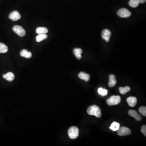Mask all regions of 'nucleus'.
<instances>
[{"label": "nucleus", "mask_w": 146, "mask_h": 146, "mask_svg": "<svg viewBox=\"0 0 146 146\" xmlns=\"http://www.w3.org/2000/svg\"><path fill=\"white\" fill-rule=\"evenodd\" d=\"M111 35V33L109 29H105L103 30V31L102 32V38L107 42H109Z\"/></svg>", "instance_id": "obj_7"}, {"label": "nucleus", "mask_w": 146, "mask_h": 146, "mask_svg": "<svg viewBox=\"0 0 146 146\" xmlns=\"http://www.w3.org/2000/svg\"><path fill=\"white\" fill-rule=\"evenodd\" d=\"M121 101V98L119 95H113L107 99L106 102L109 105H116L120 103Z\"/></svg>", "instance_id": "obj_3"}, {"label": "nucleus", "mask_w": 146, "mask_h": 146, "mask_svg": "<svg viewBox=\"0 0 146 146\" xmlns=\"http://www.w3.org/2000/svg\"><path fill=\"white\" fill-rule=\"evenodd\" d=\"M128 114L130 116H132L137 121H141L142 119L141 116L138 114L136 110H130L128 112Z\"/></svg>", "instance_id": "obj_9"}, {"label": "nucleus", "mask_w": 146, "mask_h": 146, "mask_svg": "<svg viewBox=\"0 0 146 146\" xmlns=\"http://www.w3.org/2000/svg\"><path fill=\"white\" fill-rule=\"evenodd\" d=\"M129 4L131 7L135 8L138 6L139 3L138 2V0H130Z\"/></svg>", "instance_id": "obj_21"}, {"label": "nucleus", "mask_w": 146, "mask_h": 146, "mask_svg": "<svg viewBox=\"0 0 146 146\" xmlns=\"http://www.w3.org/2000/svg\"><path fill=\"white\" fill-rule=\"evenodd\" d=\"M131 134V131L129 128L126 127H122L119 128L117 130V134L120 136H125L129 135Z\"/></svg>", "instance_id": "obj_4"}, {"label": "nucleus", "mask_w": 146, "mask_h": 146, "mask_svg": "<svg viewBox=\"0 0 146 146\" xmlns=\"http://www.w3.org/2000/svg\"><path fill=\"white\" fill-rule=\"evenodd\" d=\"M13 31L21 37H24L26 35V31L22 26L15 25L13 27Z\"/></svg>", "instance_id": "obj_5"}, {"label": "nucleus", "mask_w": 146, "mask_h": 146, "mask_svg": "<svg viewBox=\"0 0 146 146\" xmlns=\"http://www.w3.org/2000/svg\"><path fill=\"white\" fill-rule=\"evenodd\" d=\"M20 55L22 57H25L27 59H30L32 57V53L31 52H28L26 50L24 49L20 52Z\"/></svg>", "instance_id": "obj_13"}, {"label": "nucleus", "mask_w": 146, "mask_h": 146, "mask_svg": "<svg viewBox=\"0 0 146 146\" xmlns=\"http://www.w3.org/2000/svg\"><path fill=\"white\" fill-rule=\"evenodd\" d=\"M119 126H120V124L119 123L114 122L112 123L110 127V129L112 130L113 131H116L119 129Z\"/></svg>", "instance_id": "obj_20"}, {"label": "nucleus", "mask_w": 146, "mask_h": 146, "mask_svg": "<svg viewBox=\"0 0 146 146\" xmlns=\"http://www.w3.org/2000/svg\"><path fill=\"white\" fill-rule=\"evenodd\" d=\"M131 90V88L129 86H126L125 87H120L119 88V91L121 94L125 95L127 93L129 92Z\"/></svg>", "instance_id": "obj_17"}, {"label": "nucleus", "mask_w": 146, "mask_h": 146, "mask_svg": "<svg viewBox=\"0 0 146 146\" xmlns=\"http://www.w3.org/2000/svg\"><path fill=\"white\" fill-rule=\"evenodd\" d=\"M139 112L143 116H146V108L145 106H141L139 109Z\"/></svg>", "instance_id": "obj_23"}, {"label": "nucleus", "mask_w": 146, "mask_h": 146, "mask_svg": "<svg viewBox=\"0 0 146 146\" xmlns=\"http://www.w3.org/2000/svg\"><path fill=\"white\" fill-rule=\"evenodd\" d=\"M98 93L102 96H105L107 94L108 91L106 89H103L102 88H100L98 90Z\"/></svg>", "instance_id": "obj_22"}, {"label": "nucleus", "mask_w": 146, "mask_h": 146, "mask_svg": "<svg viewBox=\"0 0 146 146\" xmlns=\"http://www.w3.org/2000/svg\"><path fill=\"white\" fill-rule=\"evenodd\" d=\"M117 14L120 17H123V18H127L131 16V13L127 9L122 8L118 11Z\"/></svg>", "instance_id": "obj_6"}, {"label": "nucleus", "mask_w": 146, "mask_h": 146, "mask_svg": "<svg viewBox=\"0 0 146 146\" xmlns=\"http://www.w3.org/2000/svg\"><path fill=\"white\" fill-rule=\"evenodd\" d=\"M47 35L46 34H39V35L36 37V41L38 42H40L47 39Z\"/></svg>", "instance_id": "obj_19"}, {"label": "nucleus", "mask_w": 146, "mask_h": 146, "mask_svg": "<svg viewBox=\"0 0 146 146\" xmlns=\"http://www.w3.org/2000/svg\"><path fill=\"white\" fill-rule=\"evenodd\" d=\"M139 3H144L146 2V0H138Z\"/></svg>", "instance_id": "obj_25"}, {"label": "nucleus", "mask_w": 146, "mask_h": 146, "mask_svg": "<svg viewBox=\"0 0 146 146\" xmlns=\"http://www.w3.org/2000/svg\"><path fill=\"white\" fill-rule=\"evenodd\" d=\"M142 133L143 134L146 136V126L145 125H144L142 127L141 130Z\"/></svg>", "instance_id": "obj_24"}, {"label": "nucleus", "mask_w": 146, "mask_h": 146, "mask_svg": "<svg viewBox=\"0 0 146 146\" xmlns=\"http://www.w3.org/2000/svg\"><path fill=\"white\" fill-rule=\"evenodd\" d=\"M8 50V47L6 45L2 43H0V53H5L7 52Z\"/></svg>", "instance_id": "obj_18"}, {"label": "nucleus", "mask_w": 146, "mask_h": 146, "mask_svg": "<svg viewBox=\"0 0 146 146\" xmlns=\"http://www.w3.org/2000/svg\"><path fill=\"white\" fill-rule=\"evenodd\" d=\"M73 52H74V54L75 55V57H76L77 59L80 60L81 59V54L82 52V50L81 49L75 48Z\"/></svg>", "instance_id": "obj_15"}, {"label": "nucleus", "mask_w": 146, "mask_h": 146, "mask_svg": "<svg viewBox=\"0 0 146 146\" xmlns=\"http://www.w3.org/2000/svg\"><path fill=\"white\" fill-rule=\"evenodd\" d=\"M79 77L80 79L83 80L85 81L88 82L90 80V75L88 74H86L84 72H80L79 74Z\"/></svg>", "instance_id": "obj_14"}, {"label": "nucleus", "mask_w": 146, "mask_h": 146, "mask_svg": "<svg viewBox=\"0 0 146 146\" xmlns=\"http://www.w3.org/2000/svg\"><path fill=\"white\" fill-rule=\"evenodd\" d=\"M9 17V18L11 19L13 21H15L21 19V15L17 11H14L10 14Z\"/></svg>", "instance_id": "obj_8"}, {"label": "nucleus", "mask_w": 146, "mask_h": 146, "mask_svg": "<svg viewBox=\"0 0 146 146\" xmlns=\"http://www.w3.org/2000/svg\"><path fill=\"white\" fill-rule=\"evenodd\" d=\"M3 77L8 81L11 82L14 79L15 75L13 73L9 72L7 74L3 75Z\"/></svg>", "instance_id": "obj_12"}, {"label": "nucleus", "mask_w": 146, "mask_h": 146, "mask_svg": "<svg viewBox=\"0 0 146 146\" xmlns=\"http://www.w3.org/2000/svg\"><path fill=\"white\" fill-rule=\"evenodd\" d=\"M36 32L38 34H46L48 32V29L45 27H38L36 29Z\"/></svg>", "instance_id": "obj_16"}, {"label": "nucleus", "mask_w": 146, "mask_h": 146, "mask_svg": "<svg viewBox=\"0 0 146 146\" xmlns=\"http://www.w3.org/2000/svg\"><path fill=\"white\" fill-rule=\"evenodd\" d=\"M109 87H112L114 86L116 84V80L115 75L114 74H110L109 76Z\"/></svg>", "instance_id": "obj_11"}, {"label": "nucleus", "mask_w": 146, "mask_h": 146, "mask_svg": "<svg viewBox=\"0 0 146 146\" xmlns=\"http://www.w3.org/2000/svg\"><path fill=\"white\" fill-rule=\"evenodd\" d=\"M127 102L130 106L134 107L137 105V100L135 97H130L127 99Z\"/></svg>", "instance_id": "obj_10"}, {"label": "nucleus", "mask_w": 146, "mask_h": 146, "mask_svg": "<svg viewBox=\"0 0 146 146\" xmlns=\"http://www.w3.org/2000/svg\"><path fill=\"white\" fill-rule=\"evenodd\" d=\"M79 129L77 127L73 126L69 128L68 131V134L69 137L72 139L77 138L79 135Z\"/></svg>", "instance_id": "obj_2"}, {"label": "nucleus", "mask_w": 146, "mask_h": 146, "mask_svg": "<svg viewBox=\"0 0 146 146\" xmlns=\"http://www.w3.org/2000/svg\"><path fill=\"white\" fill-rule=\"evenodd\" d=\"M87 112L89 115H94L98 118H100L102 116V113L98 105H93L88 108Z\"/></svg>", "instance_id": "obj_1"}]
</instances>
